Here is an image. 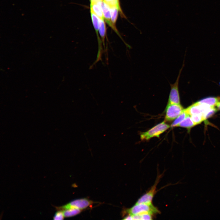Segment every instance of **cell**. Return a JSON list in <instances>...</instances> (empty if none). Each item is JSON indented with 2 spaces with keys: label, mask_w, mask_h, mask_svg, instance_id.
Masks as SVG:
<instances>
[{
  "label": "cell",
  "mask_w": 220,
  "mask_h": 220,
  "mask_svg": "<svg viewBox=\"0 0 220 220\" xmlns=\"http://www.w3.org/2000/svg\"><path fill=\"white\" fill-rule=\"evenodd\" d=\"M125 210L126 213L131 215L149 214L153 215L160 213L158 209L152 203L136 204L130 208Z\"/></svg>",
  "instance_id": "6da1fadb"
},
{
  "label": "cell",
  "mask_w": 220,
  "mask_h": 220,
  "mask_svg": "<svg viewBox=\"0 0 220 220\" xmlns=\"http://www.w3.org/2000/svg\"><path fill=\"white\" fill-rule=\"evenodd\" d=\"M170 126L163 121L146 131L141 133L140 138L142 141H148L153 137L159 138L161 134L167 130Z\"/></svg>",
  "instance_id": "7a4b0ae2"
},
{
  "label": "cell",
  "mask_w": 220,
  "mask_h": 220,
  "mask_svg": "<svg viewBox=\"0 0 220 220\" xmlns=\"http://www.w3.org/2000/svg\"><path fill=\"white\" fill-rule=\"evenodd\" d=\"M184 109L181 104L168 103L165 110V121L174 120L183 112Z\"/></svg>",
  "instance_id": "3957f363"
},
{
  "label": "cell",
  "mask_w": 220,
  "mask_h": 220,
  "mask_svg": "<svg viewBox=\"0 0 220 220\" xmlns=\"http://www.w3.org/2000/svg\"><path fill=\"white\" fill-rule=\"evenodd\" d=\"M183 66V65L182 68L179 71V74L174 84L170 83V90L168 103L180 104L178 85L180 77Z\"/></svg>",
  "instance_id": "277c9868"
},
{
  "label": "cell",
  "mask_w": 220,
  "mask_h": 220,
  "mask_svg": "<svg viewBox=\"0 0 220 220\" xmlns=\"http://www.w3.org/2000/svg\"><path fill=\"white\" fill-rule=\"evenodd\" d=\"M93 203V201L86 198L78 199L60 207L59 209L62 210L72 208L82 210L91 205Z\"/></svg>",
  "instance_id": "5b68a950"
},
{
  "label": "cell",
  "mask_w": 220,
  "mask_h": 220,
  "mask_svg": "<svg viewBox=\"0 0 220 220\" xmlns=\"http://www.w3.org/2000/svg\"><path fill=\"white\" fill-rule=\"evenodd\" d=\"M100 3L102 9L104 19H105V22L120 37L125 45H127V43L124 42L119 34L115 25H114L112 22L110 9L109 6L103 0H100Z\"/></svg>",
  "instance_id": "8992f818"
},
{
  "label": "cell",
  "mask_w": 220,
  "mask_h": 220,
  "mask_svg": "<svg viewBox=\"0 0 220 220\" xmlns=\"http://www.w3.org/2000/svg\"><path fill=\"white\" fill-rule=\"evenodd\" d=\"M161 175L157 177L156 180L151 188L149 191L141 196L137 201L136 204L146 203L152 204V199L156 192V187L159 182Z\"/></svg>",
  "instance_id": "52a82bcc"
},
{
  "label": "cell",
  "mask_w": 220,
  "mask_h": 220,
  "mask_svg": "<svg viewBox=\"0 0 220 220\" xmlns=\"http://www.w3.org/2000/svg\"><path fill=\"white\" fill-rule=\"evenodd\" d=\"M220 101L219 97H210L203 99L198 102L200 104L207 105L212 107L215 108Z\"/></svg>",
  "instance_id": "ba28073f"
},
{
  "label": "cell",
  "mask_w": 220,
  "mask_h": 220,
  "mask_svg": "<svg viewBox=\"0 0 220 220\" xmlns=\"http://www.w3.org/2000/svg\"><path fill=\"white\" fill-rule=\"evenodd\" d=\"M196 125L192 120L191 116L188 115L186 118L177 126L185 128L189 130Z\"/></svg>",
  "instance_id": "9c48e42d"
},
{
  "label": "cell",
  "mask_w": 220,
  "mask_h": 220,
  "mask_svg": "<svg viewBox=\"0 0 220 220\" xmlns=\"http://www.w3.org/2000/svg\"><path fill=\"white\" fill-rule=\"evenodd\" d=\"M99 33L100 35L101 39L104 47H105V39L106 35V29L105 25L104 20H101L99 18Z\"/></svg>",
  "instance_id": "30bf717a"
},
{
  "label": "cell",
  "mask_w": 220,
  "mask_h": 220,
  "mask_svg": "<svg viewBox=\"0 0 220 220\" xmlns=\"http://www.w3.org/2000/svg\"><path fill=\"white\" fill-rule=\"evenodd\" d=\"M82 210L79 209L72 208L63 210L62 211L64 217H69L77 215Z\"/></svg>",
  "instance_id": "8fae6325"
},
{
  "label": "cell",
  "mask_w": 220,
  "mask_h": 220,
  "mask_svg": "<svg viewBox=\"0 0 220 220\" xmlns=\"http://www.w3.org/2000/svg\"><path fill=\"white\" fill-rule=\"evenodd\" d=\"M111 15L112 21V23L115 25L118 16L119 11L122 12L121 9L117 7L114 6L110 7Z\"/></svg>",
  "instance_id": "7c38bea8"
},
{
  "label": "cell",
  "mask_w": 220,
  "mask_h": 220,
  "mask_svg": "<svg viewBox=\"0 0 220 220\" xmlns=\"http://www.w3.org/2000/svg\"><path fill=\"white\" fill-rule=\"evenodd\" d=\"M188 115L185 111L184 109L183 112L175 119L171 125L172 127H177V126L182 122Z\"/></svg>",
  "instance_id": "4fadbf2b"
},
{
  "label": "cell",
  "mask_w": 220,
  "mask_h": 220,
  "mask_svg": "<svg viewBox=\"0 0 220 220\" xmlns=\"http://www.w3.org/2000/svg\"><path fill=\"white\" fill-rule=\"evenodd\" d=\"M190 116L196 125L200 123L206 119L203 114L194 115Z\"/></svg>",
  "instance_id": "5bb4252c"
},
{
  "label": "cell",
  "mask_w": 220,
  "mask_h": 220,
  "mask_svg": "<svg viewBox=\"0 0 220 220\" xmlns=\"http://www.w3.org/2000/svg\"><path fill=\"white\" fill-rule=\"evenodd\" d=\"M110 7L116 6L121 9L119 0H103Z\"/></svg>",
  "instance_id": "9a60e30c"
},
{
  "label": "cell",
  "mask_w": 220,
  "mask_h": 220,
  "mask_svg": "<svg viewBox=\"0 0 220 220\" xmlns=\"http://www.w3.org/2000/svg\"><path fill=\"white\" fill-rule=\"evenodd\" d=\"M64 217L62 211H59L57 212L55 214L53 219L54 220H62Z\"/></svg>",
  "instance_id": "2e32d148"
},
{
  "label": "cell",
  "mask_w": 220,
  "mask_h": 220,
  "mask_svg": "<svg viewBox=\"0 0 220 220\" xmlns=\"http://www.w3.org/2000/svg\"><path fill=\"white\" fill-rule=\"evenodd\" d=\"M216 107L217 108V110H220V101L218 102Z\"/></svg>",
  "instance_id": "e0dca14e"
},
{
  "label": "cell",
  "mask_w": 220,
  "mask_h": 220,
  "mask_svg": "<svg viewBox=\"0 0 220 220\" xmlns=\"http://www.w3.org/2000/svg\"><path fill=\"white\" fill-rule=\"evenodd\" d=\"M219 97V99H220V97Z\"/></svg>",
  "instance_id": "ac0fdd59"
},
{
  "label": "cell",
  "mask_w": 220,
  "mask_h": 220,
  "mask_svg": "<svg viewBox=\"0 0 220 220\" xmlns=\"http://www.w3.org/2000/svg\"></svg>",
  "instance_id": "d6986e66"
}]
</instances>
